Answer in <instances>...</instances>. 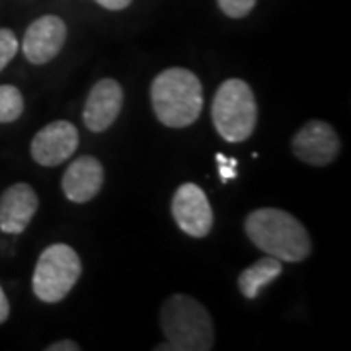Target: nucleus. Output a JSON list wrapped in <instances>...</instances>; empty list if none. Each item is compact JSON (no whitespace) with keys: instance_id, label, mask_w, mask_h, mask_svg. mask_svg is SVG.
<instances>
[{"instance_id":"obj_16","label":"nucleus","mask_w":351,"mask_h":351,"mask_svg":"<svg viewBox=\"0 0 351 351\" xmlns=\"http://www.w3.org/2000/svg\"><path fill=\"white\" fill-rule=\"evenodd\" d=\"M256 2L258 0H217L221 12L228 16V18H234V20L248 16L254 10Z\"/></svg>"},{"instance_id":"obj_6","label":"nucleus","mask_w":351,"mask_h":351,"mask_svg":"<svg viewBox=\"0 0 351 351\" xmlns=\"http://www.w3.org/2000/svg\"><path fill=\"white\" fill-rule=\"evenodd\" d=\"M172 217L182 232L191 239H205L215 223L213 207L197 184H182L172 197Z\"/></svg>"},{"instance_id":"obj_5","label":"nucleus","mask_w":351,"mask_h":351,"mask_svg":"<svg viewBox=\"0 0 351 351\" xmlns=\"http://www.w3.org/2000/svg\"><path fill=\"white\" fill-rule=\"evenodd\" d=\"M82 274L76 250L66 244H53L41 252L32 277L34 295L43 302H59L73 291Z\"/></svg>"},{"instance_id":"obj_14","label":"nucleus","mask_w":351,"mask_h":351,"mask_svg":"<svg viewBox=\"0 0 351 351\" xmlns=\"http://www.w3.org/2000/svg\"><path fill=\"white\" fill-rule=\"evenodd\" d=\"M24 113V96L12 84H0V123H14Z\"/></svg>"},{"instance_id":"obj_9","label":"nucleus","mask_w":351,"mask_h":351,"mask_svg":"<svg viewBox=\"0 0 351 351\" xmlns=\"http://www.w3.org/2000/svg\"><path fill=\"white\" fill-rule=\"evenodd\" d=\"M66 41V24L59 16H41L25 29L22 51L32 64H45L53 61Z\"/></svg>"},{"instance_id":"obj_19","label":"nucleus","mask_w":351,"mask_h":351,"mask_svg":"<svg viewBox=\"0 0 351 351\" xmlns=\"http://www.w3.org/2000/svg\"><path fill=\"white\" fill-rule=\"evenodd\" d=\"M96 2L108 10H125L133 0H96Z\"/></svg>"},{"instance_id":"obj_2","label":"nucleus","mask_w":351,"mask_h":351,"mask_svg":"<svg viewBox=\"0 0 351 351\" xmlns=\"http://www.w3.org/2000/svg\"><path fill=\"white\" fill-rule=\"evenodd\" d=\"M151 104L162 125L172 129L193 125L203 110L199 78L184 66L166 69L152 80Z\"/></svg>"},{"instance_id":"obj_8","label":"nucleus","mask_w":351,"mask_h":351,"mask_svg":"<svg viewBox=\"0 0 351 351\" xmlns=\"http://www.w3.org/2000/svg\"><path fill=\"white\" fill-rule=\"evenodd\" d=\"M78 131L71 121H53L32 138V158L45 168L66 162L78 149Z\"/></svg>"},{"instance_id":"obj_4","label":"nucleus","mask_w":351,"mask_h":351,"mask_svg":"<svg viewBox=\"0 0 351 351\" xmlns=\"http://www.w3.org/2000/svg\"><path fill=\"white\" fill-rule=\"evenodd\" d=\"M215 131L228 143H244L258 123V104L250 84L240 78L225 80L211 106Z\"/></svg>"},{"instance_id":"obj_17","label":"nucleus","mask_w":351,"mask_h":351,"mask_svg":"<svg viewBox=\"0 0 351 351\" xmlns=\"http://www.w3.org/2000/svg\"><path fill=\"white\" fill-rule=\"evenodd\" d=\"M217 162L221 164V178H223V182H228L230 178H234L237 176V160H228V158H225L223 154H217Z\"/></svg>"},{"instance_id":"obj_1","label":"nucleus","mask_w":351,"mask_h":351,"mask_svg":"<svg viewBox=\"0 0 351 351\" xmlns=\"http://www.w3.org/2000/svg\"><path fill=\"white\" fill-rule=\"evenodd\" d=\"M244 230L256 248L281 262H302L313 252L308 230L283 209L262 207L252 211L244 221Z\"/></svg>"},{"instance_id":"obj_18","label":"nucleus","mask_w":351,"mask_h":351,"mask_svg":"<svg viewBox=\"0 0 351 351\" xmlns=\"http://www.w3.org/2000/svg\"><path fill=\"white\" fill-rule=\"evenodd\" d=\"M80 350V346L73 341V339H63V341H55V343H51L47 351H78Z\"/></svg>"},{"instance_id":"obj_7","label":"nucleus","mask_w":351,"mask_h":351,"mask_svg":"<svg viewBox=\"0 0 351 351\" xmlns=\"http://www.w3.org/2000/svg\"><path fill=\"white\" fill-rule=\"evenodd\" d=\"M293 154L308 166H328L338 158L341 143L336 129L320 119H313L291 141Z\"/></svg>"},{"instance_id":"obj_10","label":"nucleus","mask_w":351,"mask_h":351,"mask_svg":"<svg viewBox=\"0 0 351 351\" xmlns=\"http://www.w3.org/2000/svg\"><path fill=\"white\" fill-rule=\"evenodd\" d=\"M123 108V88L113 78H101L88 94L82 119L92 133H104L115 123Z\"/></svg>"},{"instance_id":"obj_13","label":"nucleus","mask_w":351,"mask_h":351,"mask_svg":"<svg viewBox=\"0 0 351 351\" xmlns=\"http://www.w3.org/2000/svg\"><path fill=\"white\" fill-rule=\"evenodd\" d=\"M281 260H277L274 256H263L258 262L248 265L239 276V289L240 293L246 299H256L260 295L263 287H267L269 283H274L277 277L283 274V265Z\"/></svg>"},{"instance_id":"obj_15","label":"nucleus","mask_w":351,"mask_h":351,"mask_svg":"<svg viewBox=\"0 0 351 351\" xmlns=\"http://www.w3.org/2000/svg\"><path fill=\"white\" fill-rule=\"evenodd\" d=\"M20 49L16 34L8 27H0V71H4L8 63L16 57V53Z\"/></svg>"},{"instance_id":"obj_12","label":"nucleus","mask_w":351,"mask_h":351,"mask_svg":"<svg viewBox=\"0 0 351 351\" xmlns=\"http://www.w3.org/2000/svg\"><path fill=\"white\" fill-rule=\"evenodd\" d=\"M104 166L94 156H78L69 164L61 180L66 199L73 203H88L100 193L104 186Z\"/></svg>"},{"instance_id":"obj_11","label":"nucleus","mask_w":351,"mask_h":351,"mask_svg":"<svg viewBox=\"0 0 351 351\" xmlns=\"http://www.w3.org/2000/svg\"><path fill=\"white\" fill-rule=\"evenodd\" d=\"M38 193L29 184H14L0 195V230L4 234H22L36 217Z\"/></svg>"},{"instance_id":"obj_20","label":"nucleus","mask_w":351,"mask_h":351,"mask_svg":"<svg viewBox=\"0 0 351 351\" xmlns=\"http://www.w3.org/2000/svg\"><path fill=\"white\" fill-rule=\"evenodd\" d=\"M8 316H10V302H8L4 291L0 287V324H4L8 320Z\"/></svg>"},{"instance_id":"obj_3","label":"nucleus","mask_w":351,"mask_h":351,"mask_svg":"<svg viewBox=\"0 0 351 351\" xmlns=\"http://www.w3.org/2000/svg\"><path fill=\"white\" fill-rule=\"evenodd\" d=\"M160 326L168 346L156 350L209 351L215 346V328L207 308L188 295H172L160 308Z\"/></svg>"}]
</instances>
